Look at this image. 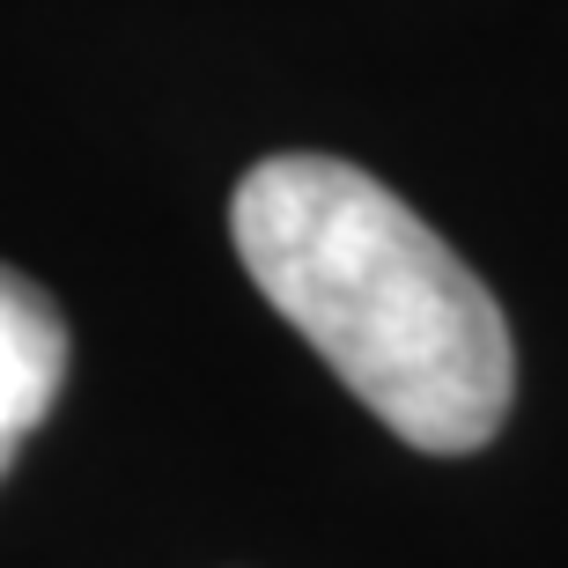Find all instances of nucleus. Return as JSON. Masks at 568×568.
<instances>
[{"label": "nucleus", "instance_id": "f03ea898", "mask_svg": "<svg viewBox=\"0 0 568 568\" xmlns=\"http://www.w3.org/2000/svg\"><path fill=\"white\" fill-rule=\"evenodd\" d=\"M67 384V317L30 274L0 266V473L16 465L22 436L60 406Z\"/></svg>", "mask_w": 568, "mask_h": 568}, {"label": "nucleus", "instance_id": "f257e3e1", "mask_svg": "<svg viewBox=\"0 0 568 568\" xmlns=\"http://www.w3.org/2000/svg\"><path fill=\"white\" fill-rule=\"evenodd\" d=\"M230 236L258 295L399 443L436 458L495 443L517 392L509 325L392 185L339 155H266L230 192Z\"/></svg>", "mask_w": 568, "mask_h": 568}]
</instances>
